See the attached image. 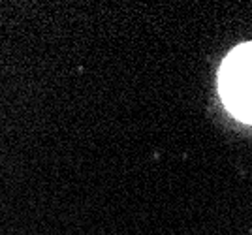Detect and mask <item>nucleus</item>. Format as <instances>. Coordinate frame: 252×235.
I'll return each mask as SVG.
<instances>
[{"label":"nucleus","instance_id":"f257e3e1","mask_svg":"<svg viewBox=\"0 0 252 235\" xmlns=\"http://www.w3.org/2000/svg\"><path fill=\"white\" fill-rule=\"evenodd\" d=\"M219 90L224 106L252 124V43L235 47L222 62Z\"/></svg>","mask_w":252,"mask_h":235}]
</instances>
